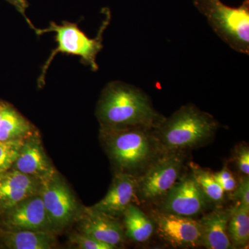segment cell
I'll use <instances>...</instances> for the list:
<instances>
[{
    "mask_svg": "<svg viewBox=\"0 0 249 249\" xmlns=\"http://www.w3.org/2000/svg\"><path fill=\"white\" fill-rule=\"evenodd\" d=\"M6 212V224L10 230L52 232L40 193L20 201Z\"/></svg>",
    "mask_w": 249,
    "mask_h": 249,
    "instance_id": "cell-10",
    "label": "cell"
},
{
    "mask_svg": "<svg viewBox=\"0 0 249 249\" xmlns=\"http://www.w3.org/2000/svg\"><path fill=\"white\" fill-rule=\"evenodd\" d=\"M40 194L52 231L61 230L70 225L78 215V205L76 198L57 173L41 181Z\"/></svg>",
    "mask_w": 249,
    "mask_h": 249,
    "instance_id": "cell-7",
    "label": "cell"
},
{
    "mask_svg": "<svg viewBox=\"0 0 249 249\" xmlns=\"http://www.w3.org/2000/svg\"><path fill=\"white\" fill-rule=\"evenodd\" d=\"M96 116L101 129H154L165 118L155 110L142 90L121 81L111 82L103 89Z\"/></svg>",
    "mask_w": 249,
    "mask_h": 249,
    "instance_id": "cell-1",
    "label": "cell"
},
{
    "mask_svg": "<svg viewBox=\"0 0 249 249\" xmlns=\"http://www.w3.org/2000/svg\"><path fill=\"white\" fill-rule=\"evenodd\" d=\"M109 20L110 16L109 13H107L106 19L102 22L98 31L97 37L93 39L89 38L83 31L80 30L76 23L63 22L61 24H58L51 22L47 29H39L36 28L34 31L37 36L43 35L46 33H55V40L57 43V47L52 51L42 67V71L37 80L39 88L45 85L46 74L49 65L59 53L80 57V61L84 65L89 66L93 71H97L98 66L96 57L102 50L103 34L109 24Z\"/></svg>",
    "mask_w": 249,
    "mask_h": 249,
    "instance_id": "cell-4",
    "label": "cell"
},
{
    "mask_svg": "<svg viewBox=\"0 0 249 249\" xmlns=\"http://www.w3.org/2000/svg\"><path fill=\"white\" fill-rule=\"evenodd\" d=\"M124 235L131 240L143 243L155 232L153 219L142 212L138 206L131 204L123 214Z\"/></svg>",
    "mask_w": 249,
    "mask_h": 249,
    "instance_id": "cell-17",
    "label": "cell"
},
{
    "mask_svg": "<svg viewBox=\"0 0 249 249\" xmlns=\"http://www.w3.org/2000/svg\"><path fill=\"white\" fill-rule=\"evenodd\" d=\"M189 166L196 183L211 204L218 207L224 203L226 193L214 178L213 173L193 162L189 163Z\"/></svg>",
    "mask_w": 249,
    "mask_h": 249,
    "instance_id": "cell-20",
    "label": "cell"
},
{
    "mask_svg": "<svg viewBox=\"0 0 249 249\" xmlns=\"http://www.w3.org/2000/svg\"><path fill=\"white\" fill-rule=\"evenodd\" d=\"M231 196L236 203L249 207V178L243 176L237 182L235 189L231 194Z\"/></svg>",
    "mask_w": 249,
    "mask_h": 249,
    "instance_id": "cell-25",
    "label": "cell"
},
{
    "mask_svg": "<svg viewBox=\"0 0 249 249\" xmlns=\"http://www.w3.org/2000/svg\"><path fill=\"white\" fill-rule=\"evenodd\" d=\"M211 204L191 172L181 176L167 193L160 210L193 217L205 212Z\"/></svg>",
    "mask_w": 249,
    "mask_h": 249,
    "instance_id": "cell-8",
    "label": "cell"
},
{
    "mask_svg": "<svg viewBox=\"0 0 249 249\" xmlns=\"http://www.w3.org/2000/svg\"><path fill=\"white\" fill-rule=\"evenodd\" d=\"M137 198V178L129 174L117 172L107 194L92 208L119 218Z\"/></svg>",
    "mask_w": 249,
    "mask_h": 249,
    "instance_id": "cell-12",
    "label": "cell"
},
{
    "mask_svg": "<svg viewBox=\"0 0 249 249\" xmlns=\"http://www.w3.org/2000/svg\"><path fill=\"white\" fill-rule=\"evenodd\" d=\"M25 139L0 142V174L12 168Z\"/></svg>",
    "mask_w": 249,
    "mask_h": 249,
    "instance_id": "cell-21",
    "label": "cell"
},
{
    "mask_svg": "<svg viewBox=\"0 0 249 249\" xmlns=\"http://www.w3.org/2000/svg\"><path fill=\"white\" fill-rule=\"evenodd\" d=\"M229 209L217 208L199 219L201 229V246L208 249H232L227 233Z\"/></svg>",
    "mask_w": 249,
    "mask_h": 249,
    "instance_id": "cell-15",
    "label": "cell"
},
{
    "mask_svg": "<svg viewBox=\"0 0 249 249\" xmlns=\"http://www.w3.org/2000/svg\"><path fill=\"white\" fill-rule=\"evenodd\" d=\"M109 159L118 172L138 178L165 152L152 129L146 127L101 129Z\"/></svg>",
    "mask_w": 249,
    "mask_h": 249,
    "instance_id": "cell-2",
    "label": "cell"
},
{
    "mask_svg": "<svg viewBox=\"0 0 249 249\" xmlns=\"http://www.w3.org/2000/svg\"><path fill=\"white\" fill-rule=\"evenodd\" d=\"M34 132L31 123L13 106L6 103L0 121V142L27 138Z\"/></svg>",
    "mask_w": 249,
    "mask_h": 249,
    "instance_id": "cell-18",
    "label": "cell"
},
{
    "mask_svg": "<svg viewBox=\"0 0 249 249\" xmlns=\"http://www.w3.org/2000/svg\"><path fill=\"white\" fill-rule=\"evenodd\" d=\"M70 242L76 248L80 249H115L114 246L108 245L105 242L96 240L91 236L85 235L84 233L72 234L70 237Z\"/></svg>",
    "mask_w": 249,
    "mask_h": 249,
    "instance_id": "cell-22",
    "label": "cell"
},
{
    "mask_svg": "<svg viewBox=\"0 0 249 249\" xmlns=\"http://www.w3.org/2000/svg\"><path fill=\"white\" fill-rule=\"evenodd\" d=\"M12 168L40 181L56 173L36 132L24 140Z\"/></svg>",
    "mask_w": 249,
    "mask_h": 249,
    "instance_id": "cell-14",
    "label": "cell"
},
{
    "mask_svg": "<svg viewBox=\"0 0 249 249\" xmlns=\"http://www.w3.org/2000/svg\"><path fill=\"white\" fill-rule=\"evenodd\" d=\"M184 160L183 153L163 154L137 178V197L145 203H160L181 178Z\"/></svg>",
    "mask_w": 249,
    "mask_h": 249,
    "instance_id": "cell-6",
    "label": "cell"
},
{
    "mask_svg": "<svg viewBox=\"0 0 249 249\" xmlns=\"http://www.w3.org/2000/svg\"><path fill=\"white\" fill-rule=\"evenodd\" d=\"M152 219L157 235L175 248L201 246L199 220L160 210L154 211Z\"/></svg>",
    "mask_w": 249,
    "mask_h": 249,
    "instance_id": "cell-9",
    "label": "cell"
},
{
    "mask_svg": "<svg viewBox=\"0 0 249 249\" xmlns=\"http://www.w3.org/2000/svg\"><path fill=\"white\" fill-rule=\"evenodd\" d=\"M41 181L11 168L0 174V210L7 211L40 193Z\"/></svg>",
    "mask_w": 249,
    "mask_h": 249,
    "instance_id": "cell-13",
    "label": "cell"
},
{
    "mask_svg": "<svg viewBox=\"0 0 249 249\" xmlns=\"http://www.w3.org/2000/svg\"><path fill=\"white\" fill-rule=\"evenodd\" d=\"M218 127L213 116L188 104L165 118L152 131L165 152L184 153L211 141Z\"/></svg>",
    "mask_w": 249,
    "mask_h": 249,
    "instance_id": "cell-3",
    "label": "cell"
},
{
    "mask_svg": "<svg viewBox=\"0 0 249 249\" xmlns=\"http://www.w3.org/2000/svg\"><path fill=\"white\" fill-rule=\"evenodd\" d=\"M118 219L92 207L85 208L80 213V232L119 249L126 236Z\"/></svg>",
    "mask_w": 249,
    "mask_h": 249,
    "instance_id": "cell-11",
    "label": "cell"
},
{
    "mask_svg": "<svg viewBox=\"0 0 249 249\" xmlns=\"http://www.w3.org/2000/svg\"><path fill=\"white\" fill-rule=\"evenodd\" d=\"M233 160L237 169L244 176L249 175V147L248 144L242 142L235 147Z\"/></svg>",
    "mask_w": 249,
    "mask_h": 249,
    "instance_id": "cell-23",
    "label": "cell"
},
{
    "mask_svg": "<svg viewBox=\"0 0 249 249\" xmlns=\"http://www.w3.org/2000/svg\"><path fill=\"white\" fill-rule=\"evenodd\" d=\"M6 103H7L0 101V121H1V117H2L3 113H4V108L6 107Z\"/></svg>",
    "mask_w": 249,
    "mask_h": 249,
    "instance_id": "cell-27",
    "label": "cell"
},
{
    "mask_svg": "<svg viewBox=\"0 0 249 249\" xmlns=\"http://www.w3.org/2000/svg\"><path fill=\"white\" fill-rule=\"evenodd\" d=\"M3 242L11 249H51L55 246L52 232L44 231H7L3 232Z\"/></svg>",
    "mask_w": 249,
    "mask_h": 249,
    "instance_id": "cell-16",
    "label": "cell"
},
{
    "mask_svg": "<svg viewBox=\"0 0 249 249\" xmlns=\"http://www.w3.org/2000/svg\"><path fill=\"white\" fill-rule=\"evenodd\" d=\"M193 2L225 43L235 52L249 55V0L238 8L227 6L221 0H193Z\"/></svg>",
    "mask_w": 249,
    "mask_h": 249,
    "instance_id": "cell-5",
    "label": "cell"
},
{
    "mask_svg": "<svg viewBox=\"0 0 249 249\" xmlns=\"http://www.w3.org/2000/svg\"><path fill=\"white\" fill-rule=\"evenodd\" d=\"M227 233L234 249H243L249 241V207L236 203L229 209Z\"/></svg>",
    "mask_w": 249,
    "mask_h": 249,
    "instance_id": "cell-19",
    "label": "cell"
},
{
    "mask_svg": "<svg viewBox=\"0 0 249 249\" xmlns=\"http://www.w3.org/2000/svg\"><path fill=\"white\" fill-rule=\"evenodd\" d=\"M6 1H8L9 4L13 5L18 12L22 15L23 17L26 19L27 24H29L31 29H34V30L36 29L33 23L31 22L30 19L26 16V11H27L29 5L27 0H6Z\"/></svg>",
    "mask_w": 249,
    "mask_h": 249,
    "instance_id": "cell-26",
    "label": "cell"
},
{
    "mask_svg": "<svg viewBox=\"0 0 249 249\" xmlns=\"http://www.w3.org/2000/svg\"><path fill=\"white\" fill-rule=\"evenodd\" d=\"M213 175L214 178L222 187L224 193L231 194L238 182L232 172L227 166H224L220 171L213 173Z\"/></svg>",
    "mask_w": 249,
    "mask_h": 249,
    "instance_id": "cell-24",
    "label": "cell"
}]
</instances>
